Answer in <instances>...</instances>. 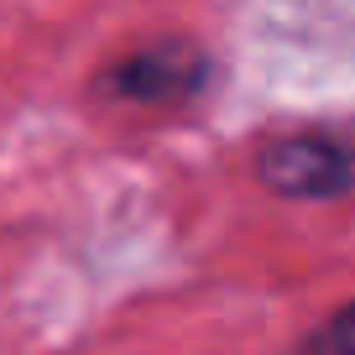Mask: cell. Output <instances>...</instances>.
<instances>
[{"label":"cell","mask_w":355,"mask_h":355,"mask_svg":"<svg viewBox=\"0 0 355 355\" xmlns=\"http://www.w3.org/2000/svg\"><path fill=\"white\" fill-rule=\"evenodd\" d=\"M251 173L277 199L334 204L355 193V141L340 131H282L256 146Z\"/></svg>","instance_id":"1"},{"label":"cell","mask_w":355,"mask_h":355,"mask_svg":"<svg viewBox=\"0 0 355 355\" xmlns=\"http://www.w3.org/2000/svg\"><path fill=\"white\" fill-rule=\"evenodd\" d=\"M214 78V58L204 53L193 37H152V42L121 53L100 78L105 100L121 105H146V110H178V105H193L209 89Z\"/></svg>","instance_id":"2"},{"label":"cell","mask_w":355,"mask_h":355,"mask_svg":"<svg viewBox=\"0 0 355 355\" xmlns=\"http://www.w3.org/2000/svg\"><path fill=\"white\" fill-rule=\"evenodd\" d=\"M288 355H355V298L329 309L313 329H303L288 345Z\"/></svg>","instance_id":"3"}]
</instances>
